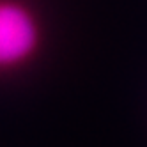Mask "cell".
<instances>
[{
    "label": "cell",
    "instance_id": "cell-1",
    "mask_svg": "<svg viewBox=\"0 0 147 147\" xmlns=\"http://www.w3.org/2000/svg\"><path fill=\"white\" fill-rule=\"evenodd\" d=\"M41 45V25L23 0H0V71L23 66Z\"/></svg>",
    "mask_w": 147,
    "mask_h": 147
}]
</instances>
